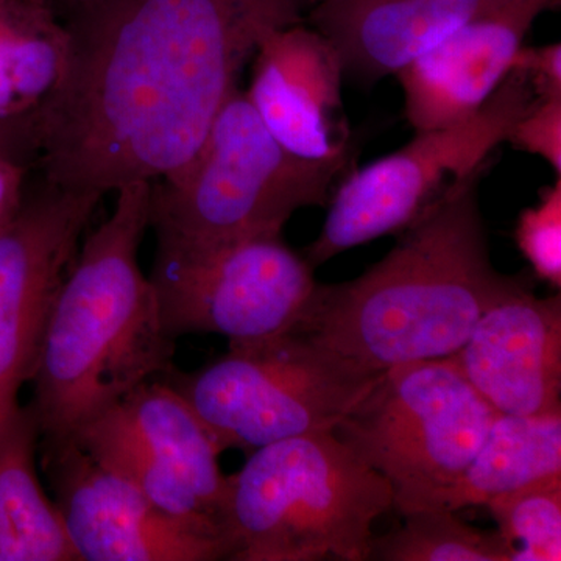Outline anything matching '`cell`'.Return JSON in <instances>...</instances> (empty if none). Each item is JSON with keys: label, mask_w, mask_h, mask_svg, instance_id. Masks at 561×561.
Segmentation results:
<instances>
[{"label": "cell", "mask_w": 561, "mask_h": 561, "mask_svg": "<svg viewBox=\"0 0 561 561\" xmlns=\"http://www.w3.org/2000/svg\"><path fill=\"white\" fill-rule=\"evenodd\" d=\"M504 0H313L306 20L337 50L343 73L371 87Z\"/></svg>", "instance_id": "obj_16"}, {"label": "cell", "mask_w": 561, "mask_h": 561, "mask_svg": "<svg viewBox=\"0 0 561 561\" xmlns=\"http://www.w3.org/2000/svg\"><path fill=\"white\" fill-rule=\"evenodd\" d=\"M0 157L10 158V160L16 161V158L13 157V153H11L9 147H7L5 144H3L2 139H0ZM16 162H20V161H16ZM20 164H21V162H20ZM22 165H24V164H22Z\"/></svg>", "instance_id": "obj_27"}, {"label": "cell", "mask_w": 561, "mask_h": 561, "mask_svg": "<svg viewBox=\"0 0 561 561\" xmlns=\"http://www.w3.org/2000/svg\"><path fill=\"white\" fill-rule=\"evenodd\" d=\"M497 415L446 357L390 368L334 432L405 515L460 478Z\"/></svg>", "instance_id": "obj_7"}, {"label": "cell", "mask_w": 561, "mask_h": 561, "mask_svg": "<svg viewBox=\"0 0 561 561\" xmlns=\"http://www.w3.org/2000/svg\"><path fill=\"white\" fill-rule=\"evenodd\" d=\"M513 68L522 69L530 81L535 98H561V44L522 47Z\"/></svg>", "instance_id": "obj_24"}, {"label": "cell", "mask_w": 561, "mask_h": 561, "mask_svg": "<svg viewBox=\"0 0 561 561\" xmlns=\"http://www.w3.org/2000/svg\"><path fill=\"white\" fill-rule=\"evenodd\" d=\"M383 375V373H382ZM382 375L354 370L289 332L236 346L192 373L160 376L190 402L221 451L334 431Z\"/></svg>", "instance_id": "obj_6"}, {"label": "cell", "mask_w": 561, "mask_h": 561, "mask_svg": "<svg viewBox=\"0 0 561 561\" xmlns=\"http://www.w3.org/2000/svg\"><path fill=\"white\" fill-rule=\"evenodd\" d=\"M38 2L46 3L47 7H50L61 18L62 13H66L72 7L79 5L81 2H87V0H38Z\"/></svg>", "instance_id": "obj_26"}, {"label": "cell", "mask_w": 561, "mask_h": 561, "mask_svg": "<svg viewBox=\"0 0 561 561\" xmlns=\"http://www.w3.org/2000/svg\"><path fill=\"white\" fill-rule=\"evenodd\" d=\"M108 219L84 239L44 331L31 408L44 445H61L140 383L173 368L149 276L139 267L150 228V181L116 191Z\"/></svg>", "instance_id": "obj_3"}, {"label": "cell", "mask_w": 561, "mask_h": 561, "mask_svg": "<svg viewBox=\"0 0 561 561\" xmlns=\"http://www.w3.org/2000/svg\"><path fill=\"white\" fill-rule=\"evenodd\" d=\"M149 279L169 337L219 334L230 348L289 334L317 286L280 234L213 245L157 238Z\"/></svg>", "instance_id": "obj_9"}, {"label": "cell", "mask_w": 561, "mask_h": 561, "mask_svg": "<svg viewBox=\"0 0 561 561\" xmlns=\"http://www.w3.org/2000/svg\"><path fill=\"white\" fill-rule=\"evenodd\" d=\"M389 481L334 431L272 443L228 476L232 561L370 560Z\"/></svg>", "instance_id": "obj_4"}, {"label": "cell", "mask_w": 561, "mask_h": 561, "mask_svg": "<svg viewBox=\"0 0 561 561\" xmlns=\"http://www.w3.org/2000/svg\"><path fill=\"white\" fill-rule=\"evenodd\" d=\"M516 243L535 275L561 287V176L541 190L540 202L519 214Z\"/></svg>", "instance_id": "obj_22"}, {"label": "cell", "mask_w": 561, "mask_h": 561, "mask_svg": "<svg viewBox=\"0 0 561 561\" xmlns=\"http://www.w3.org/2000/svg\"><path fill=\"white\" fill-rule=\"evenodd\" d=\"M253 58L247 95L273 138L305 160L348 164L345 73L330 41L290 25L262 41Z\"/></svg>", "instance_id": "obj_13"}, {"label": "cell", "mask_w": 561, "mask_h": 561, "mask_svg": "<svg viewBox=\"0 0 561 561\" xmlns=\"http://www.w3.org/2000/svg\"><path fill=\"white\" fill-rule=\"evenodd\" d=\"M556 474H561V411L497 415L467 470L423 508L457 512L486 505Z\"/></svg>", "instance_id": "obj_19"}, {"label": "cell", "mask_w": 561, "mask_h": 561, "mask_svg": "<svg viewBox=\"0 0 561 561\" xmlns=\"http://www.w3.org/2000/svg\"><path fill=\"white\" fill-rule=\"evenodd\" d=\"M546 2H548L549 5L552 7V9H556V7L559 5L560 0H546Z\"/></svg>", "instance_id": "obj_28"}, {"label": "cell", "mask_w": 561, "mask_h": 561, "mask_svg": "<svg viewBox=\"0 0 561 561\" xmlns=\"http://www.w3.org/2000/svg\"><path fill=\"white\" fill-rule=\"evenodd\" d=\"M485 507L512 548V561L561 560V474L493 497Z\"/></svg>", "instance_id": "obj_21"}, {"label": "cell", "mask_w": 561, "mask_h": 561, "mask_svg": "<svg viewBox=\"0 0 561 561\" xmlns=\"http://www.w3.org/2000/svg\"><path fill=\"white\" fill-rule=\"evenodd\" d=\"M313 0H87L61 14L68 65L41 144L43 179L116 192L201 149L262 41Z\"/></svg>", "instance_id": "obj_1"}, {"label": "cell", "mask_w": 561, "mask_h": 561, "mask_svg": "<svg viewBox=\"0 0 561 561\" xmlns=\"http://www.w3.org/2000/svg\"><path fill=\"white\" fill-rule=\"evenodd\" d=\"M449 359L500 415L561 411V297L527 287L491 306Z\"/></svg>", "instance_id": "obj_15"}, {"label": "cell", "mask_w": 561, "mask_h": 561, "mask_svg": "<svg viewBox=\"0 0 561 561\" xmlns=\"http://www.w3.org/2000/svg\"><path fill=\"white\" fill-rule=\"evenodd\" d=\"M534 98L526 73L513 68L468 119L416 131L402 149L354 169L332 192L327 220L306 249V260L316 268L343 251L400 234L454 184L485 169Z\"/></svg>", "instance_id": "obj_8"}, {"label": "cell", "mask_w": 561, "mask_h": 561, "mask_svg": "<svg viewBox=\"0 0 561 561\" xmlns=\"http://www.w3.org/2000/svg\"><path fill=\"white\" fill-rule=\"evenodd\" d=\"M549 9L546 0H504L398 70L413 130H437L478 113L511 73L535 20Z\"/></svg>", "instance_id": "obj_14"}, {"label": "cell", "mask_w": 561, "mask_h": 561, "mask_svg": "<svg viewBox=\"0 0 561 561\" xmlns=\"http://www.w3.org/2000/svg\"><path fill=\"white\" fill-rule=\"evenodd\" d=\"M27 165L0 157V228L5 227L20 209L22 184H24Z\"/></svg>", "instance_id": "obj_25"}, {"label": "cell", "mask_w": 561, "mask_h": 561, "mask_svg": "<svg viewBox=\"0 0 561 561\" xmlns=\"http://www.w3.org/2000/svg\"><path fill=\"white\" fill-rule=\"evenodd\" d=\"M68 32L38 0H0V139L21 164L38 157L66 65Z\"/></svg>", "instance_id": "obj_17"}, {"label": "cell", "mask_w": 561, "mask_h": 561, "mask_svg": "<svg viewBox=\"0 0 561 561\" xmlns=\"http://www.w3.org/2000/svg\"><path fill=\"white\" fill-rule=\"evenodd\" d=\"M103 195L43 179L0 228V430L20 411L47 321Z\"/></svg>", "instance_id": "obj_11"}, {"label": "cell", "mask_w": 561, "mask_h": 561, "mask_svg": "<svg viewBox=\"0 0 561 561\" xmlns=\"http://www.w3.org/2000/svg\"><path fill=\"white\" fill-rule=\"evenodd\" d=\"M70 442L162 511L228 531L224 451L190 402L164 379L140 383Z\"/></svg>", "instance_id": "obj_10"}, {"label": "cell", "mask_w": 561, "mask_h": 561, "mask_svg": "<svg viewBox=\"0 0 561 561\" xmlns=\"http://www.w3.org/2000/svg\"><path fill=\"white\" fill-rule=\"evenodd\" d=\"M400 529L373 538L370 560L512 561L500 531L476 529L445 508L405 513Z\"/></svg>", "instance_id": "obj_20"}, {"label": "cell", "mask_w": 561, "mask_h": 561, "mask_svg": "<svg viewBox=\"0 0 561 561\" xmlns=\"http://www.w3.org/2000/svg\"><path fill=\"white\" fill-rule=\"evenodd\" d=\"M507 142L541 157L561 176V98H534Z\"/></svg>", "instance_id": "obj_23"}, {"label": "cell", "mask_w": 561, "mask_h": 561, "mask_svg": "<svg viewBox=\"0 0 561 561\" xmlns=\"http://www.w3.org/2000/svg\"><path fill=\"white\" fill-rule=\"evenodd\" d=\"M39 438L31 405L0 430V561H79L36 474Z\"/></svg>", "instance_id": "obj_18"}, {"label": "cell", "mask_w": 561, "mask_h": 561, "mask_svg": "<svg viewBox=\"0 0 561 561\" xmlns=\"http://www.w3.org/2000/svg\"><path fill=\"white\" fill-rule=\"evenodd\" d=\"M346 165L284 149L236 88L195 157L151 183L150 228L202 245L280 234L298 209L328 206Z\"/></svg>", "instance_id": "obj_5"}, {"label": "cell", "mask_w": 561, "mask_h": 561, "mask_svg": "<svg viewBox=\"0 0 561 561\" xmlns=\"http://www.w3.org/2000/svg\"><path fill=\"white\" fill-rule=\"evenodd\" d=\"M483 171L454 184L360 276L317 283L290 332L368 375L451 357L491 306L526 287L491 262Z\"/></svg>", "instance_id": "obj_2"}, {"label": "cell", "mask_w": 561, "mask_h": 561, "mask_svg": "<svg viewBox=\"0 0 561 561\" xmlns=\"http://www.w3.org/2000/svg\"><path fill=\"white\" fill-rule=\"evenodd\" d=\"M44 467L79 561L231 560L228 531L162 511L73 442L44 445Z\"/></svg>", "instance_id": "obj_12"}]
</instances>
